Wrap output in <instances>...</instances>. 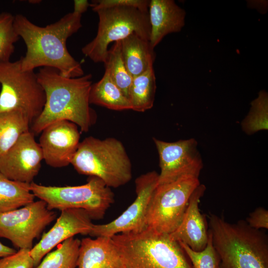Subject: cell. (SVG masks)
<instances>
[{
    "instance_id": "83f0119b",
    "label": "cell",
    "mask_w": 268,
    "mask_h": 268,
    "mask_svg": "<svg viewBox=\"0 0 268 268\" xmlns=\"http://www.w3.org/2000/svg\"><path fill=\"white\" fill-rule=\"evenodd\" d=\"M208 241L202 251H196L187 245L179 242L190 259L194 268H216V259L213 248L211 235L208 229Z\"/></svg>"
},
{
    "instance_id": "52a82bcc",
    "label": "cell",
    "mask_w": 268,
    "mask_h": 268,
    "mask_svg": "<svg viewBox=\"0 0 268 268\" xmlns=\"http://www.w3.org/2000/svg\"><path fill=\"white\" fill-rule=\"evenodd\" d=\"M30 190L35 198L46 203L50 210L82 209L92 220L102 219L114 201L110 188L94 176H90L86 184L75 186H44L33 182Z\"/></svg>"
},
{
    "instance_id": "d6986e66",
    "label": "cell",
    "mask_w": 268,
    "mask_h": 268,
    "mask_svg": "<svg viewBox=\"0 0 268 268\" xmlns=\"http://www.w3.org/2000/svg\"><path fill=\"white\" fill-rule=\"evenodd\" d=\"M120 42L124 63L133 77L142 74L153 65L155 53L149 40L132 34Z\"/></svg>"
},
{
    "instance_id": "5bb4252c",
    "label": "cell",
    "mask_w": 268,
    "mask_h": 268,
    "mask_svg": "<svg viewBox=\"0 0 268 268\" xmlns=\"http://www.w3.org/2000/svg\"><path fill=\"white\" fill-rule=\"evenodd\" d=\"M41 133L39 144L46 163L54 168L70 164L80 143L77 126L68 121H58Z\"/></svg>"
},
{
    "instance_id": "7c38bea8",
    "label": "cell",
    "mask_w": 268,
    "mask_h": 268,
    "mask_svg": "<svg viewBox=\"0 0 268 268\" xmlns=\"http://www.w3.org/2000/svg\"><path fill=\"white\" fill-rule=\"evenodd\" d=\"M157 148L160 173L158 184L191 176L199 178L203 162L195 138L167 142L153 138Z\"/></svg>"
},
{
    "instance_id": "4316f807",
    "label": "cell",
    "mask_w": 268,
    "mask_h": 268,
    "mask_svg": "<svg viewBox=\"0 0 268 268\" xmlns=\"http://www.w3.org/2000/svg\"><path fill=\"white\" fill-rule=\"evenodd\" d=\"M14 16L8 12L0 13V61H10L19 37L13 26Z\"/></svg>"
},
{
    "instance_id": "f1b7e54d",
    "label": "cell",
    "mask_w": 268,
    "mask_h": 268,
    "mask_svg": "<svg viewBox=\"0 0 268 268\" xmlns=\"http://www.w3.org/2000/svg\"><path fill=\"white\" fill-rule=\"evenodd\" d=\"M29 249H19L12 255L0 258V268H33Z\"/></svg>"
},
{
    "instance_id": "9c48e42d",
    "label": "cell",
    "mask_w": 268,
    "mask_h": 268,
    "mask_svg": "<svg viewBox=\"0 0 268 268\" xmlns=\"http://www.w3.org/2000/svg\"><path fill=\"white\" fill-rule=\"evenodd\" d=\"M199 178L186 176L157 185L148 205L146 227L170 234L181 223L191 195L200 185Z\"/></svg>"
},
{
    "instance_id": "7402d4cb",
    "label": "cell",
    "mask_w": 268,
    "mask_h": 268,
    "mask_svg": "<svg viewBox=\"0 0 268 268\" xmlns=\"http://www.w3.org/2000/svg\"><path fill=\"white\" fill-rule=\"evenodd\" d=\"M30 125L28 118L20 111H0V157L30 131Z\"/></svg>"
},
{
    "instance_id": "d4e9b609",
    "label": "cell",
    "mask_w": 268,
    "mask_h": 268,
    "mask_svg": "<svg viewBox=\"0 0 268 268\" xmlns=\"http://www.w3.org/2000/svg\"><path fill=\"white\" fill-rule=\"evenodd\" d=\"M104 64L105 70L108 72L113 81L128 99L129 89L133 77L124 63L120 41L115 42L108 50Z\"/></svg>"
},
{
    "instance_id": "6da1fadb",
    "label": "cell",
    "mask_w": 268,
    "mask_h": 268,
    "mask_svg": "<svg viewBox=\"0 0 268 268\" xmlns=\"http://www.w3.org/2000/svg\"><path fill=\"white\" fill-rule=\"evenodd\" d=\"M81 19V15L72 12L41 27L21 14L14 15V29L26 47L25 56L19 59L22 69L34 71L38 67H50L65 77L83 75L80 64L70 54L66 44L67 39L82 27Z\"/></svg>"
},
{
    "instance_id": "9a60e30c",
    "label": "cell",
    "mask_w": 268,
    "mask_h": 268,
    "mask_svg": "<svg viewBox=\"0 0 268 268\" xmlns=\"http://www.w3.org/2000/svg\"><path fill=\"white\" fill-rule=\"evenodd\" d=\"M93 225L91 218L83 209L70 208L61 211L53 226L30 250L34 267L47 254L65 240L77 234L89 235Z\"/></svg>"
},
{
    "instance_id": "cb8c5ba5",
    "label": "cell",
    "mask_w": 268,
    "mask_h": 268,
    "mask_svg": "<svg viewBox=\"0 0 268 268\" xmlns=\"http://www.w3.org/2000/svg\"><path fill=\"white\" fill-rule=\"evenodd\" d=\"M80 240L71 237L47 254L33 268H76Z\"/></svg>"
},
{
    "instance_id": "ac0fdd59",
    "label": "cell",
    "mask_w": 268,
    "mask_h": 268,
    "mask_svg": "<svg viewBox=\"0 0 268 268\" xmlns=\"http://www.w3.org/2000/svg\"><path fill=\"white\" fill-rule=\"evenodd\" d=\"M78 268H124L111 237L84 238L80 241Z\"/></svg>"
},
{
    "instance_id": "44dd1931",
    "label": "cell",
    "mask_w": 268,
    "mask_h": 268,
    "mask_svg": "<svg viewBox=\"0 0 268 268\" xmlns=\"http://www.w3.org/2000/svg\"><path fill=\"white\" fill-rule=\"evenodd\" d=\"M156 78L153 65L141 74L133 77L129 91L132 110L143 112L153 106L156 91Z\"/></svg>"
},
{
    "instance_id": "8fae6325",
    "label": "cell",
    "mask_w": 268,
    "mask_h": 268,
    "mask_svg": "<svg viewBox=\"0 0 268 268\" xmlns=\"http://www.w3.org/2000/svg\"><path fill=\"white\" fill-rule=\"evenodd\" d=\"M159 174L152 171L135 180L136 197L117 218L104 224H95L89 235L112 237L119 233L140 231L146 228L147 209L152 194L158 184Z\"/></svg>"
},
{
    "instance_id": "4fadbf2b",
    "label": "cell",
    "mask_w": 268,
    "mask_h": 268,
    "mask_svg": "<svg viewBox=\"0 0 268 268\" xmlns=\"http://www.w3.org/2000/svg\"><path fill=\"white\" fill-rule=\"evenodd\" d=\"M43 156L30 130L0 157V171L10 180L30 184L38 174Z\"/></svg>"
},
{
    "instance_id": "30bf717a",
    "label": "cell",
    "mask_w": 268,
    "mask_h": 268,
    "mask_svg": "<svg viewBox=\"0 0 268 268\" xmlns=\"http://www.w3.org/2000/svg\"><path fill=\"white\" fill-rule=\"evenodd\" d=\"M56 212L50 210L42 200L22 207L0 213V237L9 240L19 249L30 250L33 243L56 218Z\"/></svg>"
},
{
    "instance_id": "d6a6232c",
    "label": "cell",
    "mask_w": 268,
    "mask_h": 268,
    "mask_svg": "<svg viewBox=\"0 0 268 268\" xmlns=\"http://www.w3.org/2000/svg\"><path fill=\"white\" fill-rule=\"evenodd\" d=\"M16 251L14 249L0 242V258L14 254Z\"/></svg>"
},
{
    "instance_id": "e0dca14e",
    "label": "cell",
    "mask_w": 268,
    "mask_h": 268,
    "mask_svg": "<svg viewBox=\"0 0 268 268\" xmlns=\"http://www.w3.org/2000/svg\"><path fill=\"white\" fill-rule=\"evenodd\" d=\"M148 12L149 43L153 49L166 35L180 32L185 25L186 11L174 0H150Z\"/></svg>"
},
{
    "instance_id": "5b68a950",
    "label": "cell",
    "mask_w": 268,
    "mask_h": 268,
    "mask_svg": "<svg viewBox=\"0 0 268 268\" xmlns=\"http://www.w3.org/2000/svg\"><path fill=\"white\" fill-rule=\"evenodd\" d=\"M82 175L101 179L109 188H118L132 178L131 160L119 140L88 136L80 142L71 163Z\"/></svg>"
},
{
    "instance_id": "484cf974",
    "label": "cell",
    "mask_w": 268,
    "mask_h": 268,
    "mask_svg": "<svg viewBox=\"0 0 268 268\" xmlns=\"http://www.w3.org/2000/svg\"><path fill=\"white\" fill-rule=\"evenodd\" d=\"M249 112L242 124L243 131L252 134L258 131L268 129V95L261 90L258 96L251 102Z\"/></svg>"
},
{
    "instance_id": "277c9868",
    "label": "cell",
    "mask_w": 268,
    "mask_h": 268,
    "mask_svg": "<svg viewBox=\"0 0 268 268\" xmlns=\"http://www.w3.org/2000/svg\"><path fill=\"white\" fill-rule=\"evenodd\" d=\"M111 238L124 268H194L179 243L169 234L146 227Z\"/></svg>"
},
{
    "instance_id": "f546056e",
    "label": "cell",
    "mask_w": 268,
    "mask_h": 268,
    "mask_svg": "<svg viewBox=\"0 0 268 268\" xmlns=\"http://www.w3.org/2000/svg\"><path fill=\"white\" fill-rule=\"evenodd\" d=\"M149 2L148 0H95L92 1L90 6L93 11L113 6H128L148 11Z\"/></svg>"
},
{
    "instance_id": "ffe728a7",
    "label": "cell",
    "mask_w": 268,
    "mask_h": 268,
    "mask_svg": "<svg viewBox=\"0 0 268 268\" xmlns=\"http://www.w3.org/2000/svg\"><path fill=\"white\" fill-rule=\"evenodd\" d=\"M89 99L90 104L112 110H132L129 99L105 70L101 79L92 84Z\"/></svg>"
},
{
    "instance_id": "2e32d148",
    "label": "cell",
    "mask_w": 268,
    "mask_h": 268,
    "mask_svg": "<svg viewBox=\"0 0 268 268\" xmlns=\"http://www.w3.org/2000/svg\"><path fill=\"white\" fill-rule=\"evenodd\" d=\"M206 187L200 185L191 196L182 220L170 237L174 240L183 243L196 251L203 250L208 241V223L201 213L199 203Z\"/></svg>"
},
{
    "instance_id": "3957f363",
    "label": "cell",
    "mask_w": 268,
    "mask_h": 268,
    "mask_svg": "<svg viewBox=\"0 0 268 268\" xmlns=\"http://www.w3.org/2000/svg\"><path fill=\"white\" fill-rule=\"evenodd\" d=\"M208 229L215 252L216 268H268V236L250 227L210 214Z\"/></svg>"
},
{
    "instance_id": "8992f818",
    "label": "cell",
    "mask_w": 268,
    "mask_h": 268,
    "mask_svg": "<svg viewBox=\"0 0 268 268\" xmlns=\"http://www.w3.org/2000/svg\"><path fill=\"white\" fill-rule=\"evenodd\" d=\"M98 29L94 39L81 49L94 63H104L108 46L132 34L149 40L150 25L148 11L128 6H113L96 9Z\"/></svg>"
},
{
    "instance_id": "603a6c76",
    "label": "cell",
    "mask_w": 268,
    "mask_h": 268,
    "mask_svg": "<svg viewBox=\"0 0 268 268\" xmlns=\"http://www.w3.org/2000/svg\"><path fill=\"white\" fill-rule=\"evenodd\" d=\"M35 198L30 184L10 180L0 171V213L22 207Z\"/></svg>"
},
{
    "instance_id": "4dcf8cb0",
    "label": "cell",
    "mask_w": 268,
    "mask_h": 268,
    "mask_svg": "<svg viewBox=\"0 0 268 268\" xmlns=\"http://www.w3.org/2000/svg\"><path fill=\"white\" fill-rule=\"evenodd\" d=\"M245 221L252 228L261 230L268 229V210L259 207L251 212Z\"/></svg>"
},
{
    "instance_id": "ba28073f",
    "label": "cell",
    "mask_w": 268,
    "mask_h": 268,
    "mask_svg": "<svg viewBox=\"0 0 268 268\" xmlns=\"http://www.w3.org/2000/svg\"><path fill=\"white\" fill-rule=\"evenodd\" d=\"M0 111H21L30 124L41 113L46 101L43 88L33 70H23L19 59L0 61Z\"/></svg>"
},
{
    "instance_id": "7a4b0ae2",
    "label": "cell",
    "mask_w": 268,
    "mask_h": 268,
    "mask_svg": "<svg viewBox=\"0 0 268 268\" xmlns=\"http://www.w3.org/2000/svg\"><path fill=\"white\" fill-rule=\"evenodd\" d=\"M36 74L46 101L41 113L31 124V132L39 134L48 126L61 121L71 122L81 132H88L94 120L89 99L92 75L67 77L50 67H41Z\"/></svg>"
},
{
    "instance_id": "1f68e13d",
    "label": "cell",
    "mask_w": 268,
    "mask_h": 268,
    "mask_svg": "<svg viewBox=\"0 0 268 268\" xmlns=\"http://www.w3.org/2000/svg\"><path fill=\"white\" fill-rule=\"evenodd\" d=\"M90 6V3L87 0H75L73 1L74 13L81 15L85 12Z\"/></svg>"
}]
</instances>
